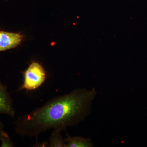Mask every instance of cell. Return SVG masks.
<instances>
[{"instance_id": "2", "label": "cell", "mask_w": 147, "mask_h": 147, "mask_svg": "<svg viewBox=\"0 0 147 147\" xmlns=\"http://www.w3.org/2000/svg\"><path fill=\"white\" fill-rule=\"evenodd\" d=\"M46 79L44 67L38 63L32 61L24 73V80L19 90L33 91L41 86Z\"/></svg>"}, {"instance_id": "8", "label": "cell", "mask_w": 147, "mask_h": 147, "mask_svg": "<svg viewBox=\"0 0 147 147\" xmlns=\"http://www.w3.org/2000/svg\"><path fill=\"white\" fill-rule=\"evenodd\" d=\"M4 131H5L4 126L3 123L1 121H0V137H1V135Z\"/></svg>"}, {"instance_id": "5", "label": "cell", "mask_w": 147, "mask_h": 147, "mask_svg": "<svg viewBox=\"0 0 147 147\" xmlns=\"http://www.w3.org/2000/svg\"><path fill=\"white\" fill-rule=\"evenodd\" d=\"M64 139L66 147H91L93 146L91 140L82 137H71L67 133Z\"/></svg>"}, {"instance_id": "9", "label": "cell", "mask_w": 147, "mask_h": 147, "mask_svg": "<svg viewBox=\"0 0 147 147\" xmlns=\"http://www.w3.org/2000/svg\"><path fill=\"white\" fill-rule=\"evenodd\" d=\"M4 1H8V0H4Z\"/></svg>"}, {"instance_id": "3", "label": "cell", "mask_w": 147, "mask_h": 147, "mask_svg": "<svg viewBox=\"0 0 147 147\" xmlns=\"http://www.w3.org/2000/svg\"><path fill=\"white\" fill-rule=\"evenodd\" d=\"M24 36L19 33L0 30V52L18 47L23 41Z\"/></svg>"}, {"instance_id": "4", "label": "cell", "mask_w": 147, "mask_h": 147, "mask_svg": "<svg viewBox=\"0 0 147 147\" xmlns=\"http://www.w3.org/2000/svg\"><path fill=\"white\" fill-rule=\"evenodd\" d=\"M0 114L14 117L15 111L13 101L6 86L0 82Z\"/></svg>"}, {"instance_id": "7", "label": "cell", "mask_w": 147, "mask_h": 147, "mask_svg": "<svg viewBox=\"0 0 147 147\" xmlns=\"http://www.w3.org/2000/svg\"><path fill=\"white\" fill-rule=\"evenodd\" d=\"M1 147H13L14 144L9 138L8 134L4 131L0 137Z\"/></svg>"}, {"instance_id": "1", "label": "cell", "mask_w": 147, "mask_h": 147, "mask_svg": "<svg viewBox=\"0 0 147 147\" xmlns=\"http://www.w3.org/2000/svg\"><path fill=\"white\" fill-rule=\"evenodd\" d=\"M96 92L79 88L53 98L44 105L19 117L14 123L16 134L37 139L50 129L65 130L75 126L90 113Z\"/></svg>"}, {"instance_id": "6", "label": "cell", "mask_w": 147, "mask_h": 147, "mask_svg": "<svg viewBox=\"0 0 147 147\" xmlns=\"http://www.w3.org/2000/svg\"><path fill=\"white\" fill-rule=\"evenodd\" d=\"M61 131L59 129L53 130L49 138L48 147H66L64 139L61 134Z\"/></svg>"}]
</instances>
